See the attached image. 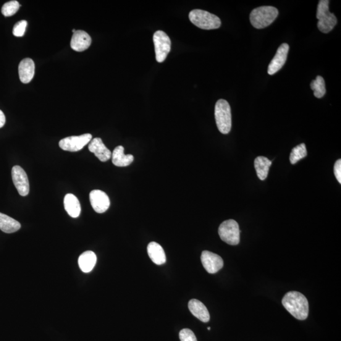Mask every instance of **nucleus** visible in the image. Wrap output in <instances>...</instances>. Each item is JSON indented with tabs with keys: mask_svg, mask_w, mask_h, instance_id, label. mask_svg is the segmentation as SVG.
Returning a JSON list of instances; mask_svg holds the SVG:
<instances>
[{
	"mask_svg": "<svg viewBox=\"0 0 341 341\" xmlns=\"http://www.w3.org/2000/svg\"><path fill=\"white\" fill-rule=\"evenodd\" d=\"M282 304L296 319L304 321L308 316V301L303 294L298 291H290L286 294Z\"/></svg>",
	"mask_w": 341,
	"mask_h": 341,
	"instance_id": "nucleus-1",
	"label": "nucleus"
},
{
	"mask_svg": "<svg viewBox=\"0 0 341 341\" xmlns=\"http://www.w3.org/2000/svg\"><path fill=\"white\" fill-rule=\"evenodd\" d=\"M279 15V11L274 7H257L251 11L250 20L254 27L261 30L271 25Z\"/></svg>",
	"mask_w": 341,
	"mask_h": 341,
	"instance_id": "nucleus-2",
	"label": "nucleus"
},
{
	"mask_svg": "<svg viewBox=\"0 0 341 341\" xmlns=\"http://www.w3.org/2000/svg\"><path fill=\"white\" fill-rule=\"evenodd\" d=\"M189 19L196 27L204 30H217L221 25L218 17L203 10H193L189 14Z\"/></svg>",
	"mask_w": 341,
	"mask_h": 341,
	"instance_id": "nucleus-3",
	"label": "nucleus"
},
{
	"mask_svg": "<svg viewBox=\"0 0 341 341\" xmlns=\"http://www.w3.org/2000/svg\"><path fill=\"white\" fill-rule=\"evenodd\" d=\"M215 119L219 132L228 134L232 129V111L227 101L219 99L215 106Z\"/></svg>",
	"mask_w": 341,
	"mask_h": 341,
	"instance_id": "nucleus-4",
	"label": "nucleus"
},
{
	"mask_svg": "<svg viewBox=\"0 0 341 341\" xmlns=\"http://www.w3.org/2000/svg\"><path fill=\"white\" fill-rule=\"evenodd\" d=\"M329 1L321 0L317 7V18L320 31L323 33H329L337 24V20L334 14L329 11Z\"/></svg>",
	"mask_w": 341,
	"mask_h": 341,
	"instance_id": "nucleus-5",
	"label": "nucleus"
},
{
	"mask_svg": "<svg viewBox=\"0 0 341 341\" xmlns=\"http://www.w3.org/2000/svg\"><path fill=\"white\" fill-rule=\"evenodd\" d=\"M220 238L230 245H237L240 241V231L238 222L229 219L222 223L219 228Z\"/></svg>",
	"mask_w": 341,
	"mask_h": 341,
	"instance_id": "nucleus-6",
	"label": "nucleus"
},
{
	"mask_svg": "<svg viewBox=\"0 0 341 341\" xmlns=\"http://www.w3.org/2000/svg\"><path fill=\"white\" fill-rule=\"evenodd\" d=\"M153 41L157 62H163L170 51L172 46L170 39L164 31H157L154 34Z\"/></svg>",
	"mask_w": 341,
	"mask_h": 341,
	"instance_id": "nucleus-7",
	"label": "nucleus"
},
{
	"mask_svg": "<svg viewBox=\"0 0 341 341\" xmlns=\"http://www.w3.org/2000/svg\"><path fill=\"white\" fill-rule=\"evenodd\" d=\"M92 138L93 136L90 133H86L79 136H68L60 141L59 146L64 151L77 152L90 143Z\"/></svg>",
	"mask_w": 341,
	"mask_h": 341,
	"instance_id": "nucleus-8",
	"label": "nucleus"
},
{
	"mask_svg": "<svg viewBox=\"0 0 341 341\" xmlns=\"http://www.w3.org/2000/svg\"><path fill=\"white\" fill-rule=\"evenodd\" d=\"M12 177L15 187L21 196H25L30 193V182L24 170L19 166H15L12 169Z\"/></svg>",
	"mask_w": 341,
	"mask_h": 341,
	"instance_id": "nucleus-9",
	"label": "nucleus"
},
{
	"mask_svg": "<svg viewBox=\"0 0 341 341\" xmlns=\"http://www.w3.org/2000/svg\"><path fill=\"white\" fill-rule=\"evenodd\" d=\"M201 262L204 269L209 274H215L220 271L224 266V262L221 257L209 251H203Z\"/></svg>",
	"mask_w": 341,
	"mask_h": 341,
	"instance_id": "nucleus-10",
	"label": "nucleus"
},
{
	"mask_svg": "<svg viewBox=\"0 0 341 341\" xmlns=\"http://www.w3.org/2000/svg\"><path fill=\"white\" fill-rule=\"evenodd\" d=\"M290 46L287 43H283L277 49L276 54L272 60L268 67V73L269 75H274L278 71L281 69L287 62L288 52H289Z\"/></svg>",
	"mask_w": 341,
	"mask_h": 341,
	"instance_id": "nucleus-11",
	"label": "nucleus"
},
{
	"mask_svg": "<svg viewBox=\"0 0 341 341\" xmlns=\"http://www.w3.org/2000/svg\"><path fill=\"white\" fill-rule=\"evenodd\" d=\"M92 207L98 213L102 214L106 212L110 206L109 196L104 191L94 190L89 195Z\"/></svg>",
	"mask_w": 341,
	"mask_h": 341,
	"instance_id": "nucleus-12",
	"label": "nucleus"
},
{
	"mask_svg": "<svg viewBox=\"0 0 341 341\" xmlns=\"http://www.w3.org/2000/svg\"><path fill=\"white\" fill-rule=\"evenodd\" d=\"M92 43L91 36L86 31H76L71 39V48L75 51L82 52L88 49Z\"/></svg>",
	"mask_w": 341,
	"mask_h": 341,
	"instance_id": "nucleus-13",
	"label": "nucleus"
},
{
	"mask_svg": "<svg viewBox=\"0 0 341 341\" xmlns=\"http://www.w3.org/2000/svg\"><path fill=\"white\" fill-rule=\"evenodd\" d=\"M88 148L102 162L107 161L111 157V151L106 148L100 138L93 139L89 143Z\"/></svg>",
	"mask_w": 341,
	"mask_h": 341,
	"instance_id": "nucleus-14",
	"label": "nucleus"
},
{
	"mask_svg": "<svg viewBox=\"0 0 341 341\" xmlns=\"http://www.w3.org/2000/svg\"><path fill=\"white\" fill-rule=\"evenodd\" d=\"M35 73V64L33 60L27 58L22 60L18 65V74L23 83H28L33 80Z\"/></svg>",
	"mask_w": 341,
	"mask_h": 341,
	"instance_id": "nucleus-15",
	"label": "nucleus"
},
{
	"mask_svg": "<svg viewBox=\"0 0 341 341\" xmlns=\"http://www.w3.org/2000/svg\"><path fill=\"white\" fill-rule=\"evenodd\" d=\"M188 308L194 316L206 323L210 321V314L206 306L201 301L193 299L189 301Z\"/></svg>",
	"mask_w": 341,
	"mask_h": 341,
	"instance_id": "nucleus-16",
	"label": "nucleus"
},
{
	"mask_svg": "<svg viewBox=\"0 0 341 341\" xmlns=\"http://www.w3.org/2000/svg\"><path fill=\"white\" fill-rule=\"evenodd\" d=\"M125 149L122 146L117 147L111 155L112 164L116 166L125 167L132 163L134 157L132 154H125Z\"/></svg>",
	"mask_w": 341,
	"mask_h": 341,
	"instance_id": "nucleus-17",
	"label": "nucleus"
},
{
	"mask_svg": "<svg viewBox=\"0 0 341 341\" xmlns=\"http://www.w3.org/2000/svg\"><path fill=\"white\" fill-rule=\"evenodd\" d=\"M148 253L151 261L156 265L166 263V257L164 249L159 243L151 242L148 246Z\"/></svg>",
	"mask_w": 341,
	"mask_h": 341,
	"instance_id": "nucleus-18",
	"label": "nucleus"
},
{
	"mask_svg": "<svg viewBox=\"0 0 341 341\" xmlns=\"http://www.w3.org/2000/svg\"><path fill=\"white\" fill-rule=\"evenodd\" d=\"M64 207L68 215L73 218L80 216L81 206L79 201L74 195L68 193L64 198Z\"/></svg>",
	"mask_w": 341,
	"mask_h": 341,
	"instance_id": "nucleus-19",
	"label": "nucleus"
},
{
	"mask_svg": "<svg viewBox=\"0 0 341 341\" xmlns=\"http://www.w3.org/2000/svg\"><path fill=\"white\" fill-rule=\"evenodd\" d=\"M97 262L96 254L92 251L83 252L78 258V266L83 272L88 273L93 271Z\"/></svg>",
	"mask_w": 341,
	"mask_h": 341,
	"instance_id": "nucleus-20",
	"label": "nucleus"
},
{
	"mask_svg": "<svg viewBox=\"0 0 341 341\" xmlns=\"http://www.w3.org/2000/svg\"><path fill=\"white\" fill-rule=\"evenodd\" d=\"M21 228L19 222L6 214L0 212V230L5 233H13L17 232Z\"/></svg>",
	"mask_w": 341,
	"mask_h": 341,
	"instance_id": "nucleus-21",
	"label": "nucleus"
},
{
	"mask_svg": "<svg viewBox=\"0 0 341 341\" xmlns=\"http://www.w3.org/2000/svg\"><path fill=\"white\" fill-rule=\"evenodd\" d=\"M272 161L264 156L257 157L254 162V166L256 170L257 176L261 180H266L268 175L270 166Z\"/></svg>",
	"mask_w": 341,
	"mask_h": 341,
	"instance_id": "nucleus-22",
	"label": "nucleus"
},
{
	"mask_svg": "<svg viewBox=\"0 0 341 341\" xmlns=\"http://www.w3.org/2000/svg\"><path fill=\"white\" fill-rule=\"evenodd\" d=\"M310 88L314 91V96L317 98H323L326 93L325 80L321 76H317L316 79L312 81Z\"/></svg>",
	"mask_w": 341,
	"mask_h": 341,
	"instance_id": "nucleus-23",
	"label": "nucleus"
},
{
	"mask_svg": "<svg viewBox=\"0 0 341 341\" xmlns=\"http://www.w3.org/2000/svg\"><path fill=\"white\" fill-rule=\"evenodd\" d=\"M307 156L306 148L305 144H301L293 149L290 154V162L292 164H295L301 159Z\"/></svg>",
	"mask_w": 341,
	"mask_h": 341,
	"instance_id": "nucleus-24",
	"label": "nucleus"
},
{
	"mask_svg": "<svg viewBox=\"0 0 341 341\" xmlns=\"http://www.w3.org/2000/svg\"><path fill=\"white\" fill-rule=\"evenodd\" d=\"M20 7L19 3L15 0L5 3L2 8V14L5 17H11L16 14Z\"/></svg>",
	"mask_w": 341,
	"mask_h": 341,
	"instance_id": "nucleus-25",
	"label": "nucleus"
},
{
	"mask_svg": "<svg viewBox=\"0 0 341 341\" xmlns=\"http://www.w3.org/2000/svg\"><path fill=\"white\" fill-rule=\"evenodd\" d=\"M27 22L22 20L15 23L13 28V34L16 37H23L24 36L26 27H27Z\"/></svg>",
	"mask_w": 341,
	"mask_h": 341,
	"instance_id": "nucleus-26",
	"label": "nucleus"
},
{
	"mask_svg": "<svg viewBox=\"0 0 341 341\" xmlns=\"http://www.w3.org/2000/svg\"><path fill=\"white\" fill-rule=\"evenodd\" d=\"M180 339L181 341H197L195 335L192 330L188 329H184L181 330L180 332Z\"/></svg>",
	"mask_w": 341,
	"mask_h": 341,
	"instance_id": "nucleus-27",
	"label": "nucleus"
},
{
	"mask_svg": "<svg viewBox=\"0 0 341 341\" xmlns=\"http://www.w3.org/2000/svg\"><path fill=\"white\" fill-rule=\"evenodd\" d=\"M334 175L335 178H337L338 182L339 183H341V160L338 159L336 162H335L334 167Z\"/></svg>",
	"mask_w": 341,
	"mask_h": 341,
	"instance_id": "nucleus-28",
	"label": "nucleus"
},
{
	"mask_svg": "<svg viewBox=\"0 0 341 341\" xmlns=\"http://www.w3.org/2000/svg\"><path fill=\"white\" fill-rule=\"evenodd\" d=\"M6 122V118H5L4 112L0 110V128L4 127Z\"/></svg>",
	"mask_w": 341,
	"mask_h": 341,
	"instance_id": "nucleus-29",
	"label": "nucleus"
},
{
	"mask_svg": "<svg viewBox=\"0 0 341 341\" xmlns=\"http://www.w3.org/2000/svg\"><path fill=\"white\" fill-rule=\"evenodd\" d=\"M75 31H76L75 30H72V32H73V33H74L75 32Z\"/></svg>",
	"mask_w": 341,
	"mask_h": 341,
	"instance_id": "nucleus-30",
	"label": "nucleus"
},
{
	"mask_svg": "<svg viewBox=\"0 0 341 341\" xmlns=\"http://www.w3.org/2000/svg\"><path fill=\"white\" fill-rule=\"evenodd\" d=\"M208 330H211V327H208Z\"/></svg>",
	"mask_w": 341,
	"mask_h": 341,
	"instance_id": "nucleus-31",
	"label": "nucleus"
}]
</instances>
